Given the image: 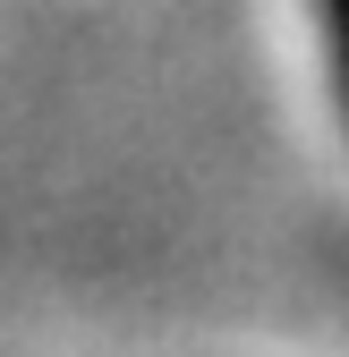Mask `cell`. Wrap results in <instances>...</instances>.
<instances>
[{
	"label": "cell",
	"instance_id": "6da1fadb",
	"mask_svg": "<svg viewBox=\"0 0 349 357\" xmlns=\"http://www.w3.org/2000/svg\"><path fill=\"white\" fill-rule=\"evenodd\" d=\"M324 34H332V77H341V102H349V0H324Z\"/></svg>",
	"mask_w": 349,
	"mask_h": 357
}]
</instances>
